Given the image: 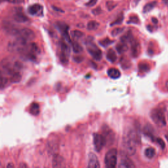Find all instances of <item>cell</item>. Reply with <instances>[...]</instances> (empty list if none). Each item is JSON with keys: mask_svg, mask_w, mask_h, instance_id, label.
Masks as SVG:
<instances>
[{"mask_svg": "<svg viewBox=\"0 0 168 168\" xmlns=\"http://www.w3.org/2000/svg\"><path fill=\"white\" fill-rule=\"evenodd\" d=\"M139 143V137L137 131L130 130L123 137V148L124 152L129 156L134 155L137 151V146Z\"/></svg>", "mask_w": 168, "mask_h": 168, "instance_id": "6da1fadb", "label": "cell"}, {"mask_svg": "<svg viewBox=\"0 0 168 168\" xmlns=\"http://www.w3.org/2000/svg\"><path fill=\"white\" fill-rule=\"evenodd\" d=\"M86 49L88 51V53L91 55V56L95 60H100L102 59L103 53L102 51L100 49L97 47L95 44L92 42V40L90 39V38L87 39L86 42Z\"/></svg>", "mask_w": 168, "mask_h": 168, "instance_id": "7a4b0ae2", "label": "cell"}, {"mask_svg": "<svg viewBox=\"0 0 168 168\" xmlns=\"http://www.w3.org/2000/svg\"><path fill=\"white\" fill-rule=\"evenodd\" d=\"M150 117L158 126L163 127L166 125L165 114L161 108L153 109L150 113Z\"/></svg>", "mask_w": 168, "mask_h": 168, "instance_id": "3957f363", "label": "cell"}, {"mask_svg": "<svg viewBox=\"0 0 168 168\" xmlns=\"http://www.w3.org/2000/svg\"><path fill=\"white\" fill-rule=\"evenodd\" d=\"M118 152L116 148H111L107 152L104 157V163L107 167H115L117 163Z\"/></svg>", "mask_w": 168, "mask_h": 168, "instance_id": "277c9868", "label": "cell"}, {"mask_svg": "<svg viewBox=\"0 0 168 168\" xmlns=\"http://www.w3.org/2000/svg\"><path fill=\"white\" fill-rule=\"evenodd\" d=\"M16 37L22 41L28 43L34 40L36 35L32 30L24 28L19 30V32Z\"/></svg>", "mask_w": 168, "mask_h": 168, "instance_id": "5b68a950", "label": "cell"}, {"mask_svg": "<svg viewBox=\"0 0 168 168\" xmlns=\"http://www.w3.org/2000/svg\"><path fill=\"white\" fill-rule=\"evenodd\" d=\"M103 135L106 141V145H112L115 140V133L107 126L103 127Z\"/></svg>", "mask_w": 168, "mask_h": 168, "instance_id": "8992f818", "label": "cell"}, {"mask_svg": "<svg viewBox=\"0 0 168 168\" xmlns=\"http://www.w3.org/2000/svg\"><path fill=\"white\" fill-rule=\"evenodd\" d=\"M70 55V48L68 45L64 42L60 43V53L59 54V58L63 64H66L68 61V57Z\"/></svg>", "mask_w": 168, "mask_h": 168, "instance_id": "52a82bcc", "label": "cell"}, {"mask_svg": "<svg viewBox=\"0 0 168 168\" xmlns=\"http://www.w3.org/2000/svg\"><path fill=\"white\" fill-rule=\"evenodd\" d=\"M13 18L15 21L19 23H26L28 20V17L24 14L23 9L20 7H16L14 9V11L13 13Z\"/></svg>", "mask_w": 168, "mask_h": 168, "instance_id": "ba28073f", "label": "cell"}, {"mask_svg": "<svg viewBox=\"0 0 168 168\" xmlns=\"http://www.w3.org/2000/svg\"><path fill=\"white\" fill-rule=\"evenodd\" d=\"M93 144L97 152H100L106 145V141L103 135L99 133L93 134Z\"/></svg>", "mask_w": 168, "mask_h": 168, "instance_id": "9c48e42d", "label": "cell"}, {"mask_svg": "<svg viewBox=\"0 0 168 168\" xmlns=\"http://www.w3.org/2000/svg\"><path fill=\"white\" fill-rule=\"evenodd\" d=\"M127 154L124 153L120 154V160L118 167L121 168H133L135 167L134 163L130 158L127 157Z\"/></svg>", "mask_w": 168, "mask_h": 168, "instance_id": "30bf717a", "label": "cell"}, {"mask_svg": "<svg viewBox=\"0 0 168 168\" xmlns=\"http://www.w3.org/2000/svg\"><path fill=\"white\" fill-rule=\"evenodd\" d=\"M3 28L5 32L9 35L13 36H16L18 34L20 28H16V26L12 23L7 21H4L3 23Z\"/></svg>", "mask_w": 168, "mask_h": 168, "instance_id": "8fae6325", "label": "cell"}, {"mask_svg": "<svg viewBox=\"0 0 168 168\" xmlns=\"http://www.w3.org/2000/svg\"><path fill=\"white\" fill-rule=\"evenodd\" d=\"M59 144L57 143V140L55 137H51L47 141V149L50 153L56 154V152L58 150Z\"/></svg>", "mask_w": 168, "mask_h": 168, "instance_id": "7c38bea8", "label": "cell"}, {"mask_svg": "<svg viewBox=\"0 0 168 168\" xmlns=\"http://www.w3.org/2000/svg\"><path fill=\"white\" fill-rule=\"evenodd\" d=\"M57 28H59L60 30V32L62 33V34L63 35V36L64 38L67 40L69 43L71 42V39H70V38L69 37V35L68 33V26L66 25L64 23H57Z\"/></svg>", "mask_w": 168, "mask_h": 168, "instance_id": "4fadbf2b", "label": "cell"}, {"mask_svg": "<svg viewBox=\"0 0 168 168\" xmlns=\"http://www.w3.org/2000/svg\"><path fill=\"white\" fill-rule=\"evenodd\" d=\"M52 166L53 167H63L65 166V161L63 157L58 154H55L53 158Z\"/></svg>", "mask_w": 168, "mask_h": 168, "instance_id": "5bb4252c", "label": "cell"}, {"mask_svg": "<svg viewBox=\"0 0 168 168\" xmlns=\"http://www.w3.org/2000/svg\"><path fill=\"white\" fill-rule=\"evenodd\" d=\"M100 166L98 158L94 153H90L89 154V160H88V167L96 168L100 167Z\"/></svg>", "mask_w": 168, "mask_h": 168, "instance_id": "9a60e30c", "label": "cell"}, {"mask_svg": "<svg viewBox=\"0 0 168 168\" xmlns=\"http://www.w3.org/2000/svg\"><path fill=\"white\" fill-rule=\"evenodd\" d=\"M131 52L132 56L134 57H137L139 53V50H140V45L139 42H137L134 39V40L131 43Z\"/></svg>", "mask_w": 168, "mask_h": 168, "instance_id": "2e32d148", "label": "cell"}, {"mask_svg": "<svg viewBox=\"0 0 168 168\" xmlns=\"http://www.w3.org/2000/svg\"><path fill=\"white\" fill-rule=\"evenodd\" d=\"M107 74L112 79H118L121 76V73L119 71V70L114 68H109L107 71Z\"/></svg>", "mask_w": 168, "mask_h": 168, "instance_id": "e0dca14e", "label": "cell"}, {"mask_svg": "<svg viewBox=\"0 0 168 168\" xmlns=\"http://www.w3.org/2000/svg\"><path fill=\"white\" fill-rule=\"evenodd\" d=\"M42 6L40 5H39V4H34V5H30L28 7V11L30 15H36L42 10Z\"/></svg>", "mask_w": 168, "mask_h": 168, "instance_id": "ac0fdd59", "label": "cell"}, {"mask_svg": "<svg viewBox=\"0 0 168 168\" xmlns=\"http://www.w3.org/2000/svg\"><path fill=\"white\" fill-rule=\"evenodd\" d=\"M107 59L110 63H114L115 61L117 59V56L116 54V52H115L112 49H110L107 53Z\"/></svg>", "mask_w": 168, "mask_h": 168, "instance_id": "d6986e66", "label": "cell"}, {"mask_svg": "<svg viewBox=\"0 0 168 168\" xmlns=\"http://www.w3.org/2000/svg\"><path fill=\"white\" fill-rule=\"evenodd\" d=\"M116 48L118 53H120V54L123 53H124L128 50L127 44L122 42L121 43H119L117 44Z\"/></svg>", "mask_w": 168, "mask_h": 168, "instance_id": "ffe728a7", "label": "cell"}, {"mask_svg": "<svg viewBox=\"0 0 168 168\" xmlns=\"http://www.w3.org/2000/svg\"><path fill=\"white\" fill-rule=\"evenodd\" d=\"M22 76L19 72H13L10 76V82L11 83H18L21 80Z\"/></svg>", "mask_w": 168, "mask_h": 168, "instance_id": "44dd1931", "label": "cell"}, {"mask_svg": "<svg viewBox=\"0 0 168 168\" xmlns=\"http://www.w3.org/2000/svg\"><path fill=\"white\" fill-rule=\"evenodd\" d=\"M120 40L122 42H123V43H131L134 40V38H133V37L132 34L130 32H129L127 34L124 35V36H123L120 38Z\"/></svg>", "mask_w": 168, "mask_h": 168, "instance_id": "7402d4cb", "label": "cell"}, {"mask_svg": "<svg viewBox=\"0 0 168 168\" xmlns=\"http://www.w3.org/2000/svg\"><path fill=\"white\" fill-rule=\"evenodd\" d=\"M156 4H157V2H156V1H154V2H150L147 4H146V5L143 7V13H147L150 12V11H152L153 9L155 7Z\"/></svg>", "mask_w": 168, "mask_h": 168, "instance_id": "603a6c76", "label": "cell"}, {"mask_svg": "<svg viewBox=\"0 0 168 168\" xmlns=\"http://www.w3.org/2000/svg\"><path fill=\"white\" fill-rule=\"evenodd\" d=\"M30 112L34 116H38L39 114V106L38 103H32L30 106Z\"/></svg>", "mask_w": 168, "mask_h": 168, "instance_id": "cb8c5ba5", "label": "cell"}, {"mask_svg": "<svg viewBox=\"0 0 168 168\" xmlns=\"http://www.w3.org/2000/svg\"><path fill=\"white\" fill-rule=\"evenodd\" d=\"M99 23L95 20H91L87 24V28L89 30H95L99 28Z\"/></svg>", "mask_w": 168, "mask_h": 168, "instance_id": "d4e9b609", "label": "cell"}, {"mask_svg": "<svg viewBox=\"0 0 168 168\" xmlns=\"http://www.w3.org/2000/svg\"><path fill=\"white\" fill-rule=\"evenodd\" d=\"M155 154H156L155 150H154V148H153L152 147L147 148L144 151L145 156L150 159L152 158L154 156H155Z\"/></svg>", "mask_w": 168, "mask_h": 168, "instance_id": "484cf974", "label": "cell"}, {"mask_svg": "<svg viewBox=\"0 0 168 168\" xmlns=\"http://www.w3.org/2000/svg\"><path fill=\"white\" fill-rule=\"evenodd\" d=\"M72 49L75 53H79L83 51L82 47L77 42H74L72 43Z\"/></svg>", "mask_w": 168, "mask_h": 168, "instance_id": "4316f807", "label": "cell"}, {"mask_svg": "<svg viewBox=\"0 0 168 168\" xmlns=\"http://www.w3.org/2000/svg\"><path fill=\"white\" fill-rule=\"evenodd\" d=\"M71 35H72V36L74 39H79V38H81L82 37H83L84 34L82 32H81V31L74 30L71 32Z\"/></svg>", "mask_w": 168, "mask_h": 168, "instance_id": "83f0119b", "label": "cell"}, {"mask_svg": "<svg viewBox=\"0 0 168 168\" xmlns=\"http://www.w3.org/2000/svg\"><path fill=\"white\" fill-rule=\"evenodd\" d=\"M152 133H153V130H152V128L150 127V126L145 127V128H144V133L147 135V136H148L149 137L151 138L152 139H153V137H154Z\"/></svg>", "mask_w": 168, "mask_h": 168, "instance_id": "f1b7e54d", "label": "cell"}, {"mask_svg": "<svg viewBox=\"0 0 168 168\" xmlns=\"http://www.w3.org/2000/svg\"><path fill=\"white\" fill-rule=\"evenodd\" d=\"M114 42V41L111 40V39H110L109 38H106L103 39V40H101L99 42V43L100 44L101 46L103 47H108L110 44Z\"/></svg>", "mask_w": 168, "mask_h": 168, "instance_id": "f546056e", "label": "cell"}, {"mask_svg": "<svg viewBox=\"0 0 168 168\" xmlns=\"http://www.w3.org/2000/svg\"><path fill=\"white\" fill-rule=\"evenodd\" d=\"M139 68L142 72H147L150 70V66L147 63H141L139 65Z\"/></svg>", "mask_w": 168, "mask_h": 168, "instance_id": "4dcf8cb0", "label": "cell"}, {"mask_svg": "<svg viewBox=\"0 0 168 168\" xmlns=\"http://www.w3.org/2000/svg\"><path fill=\"white\" fill-rule=\"evenodd\" d=\"M123 31V28H116L112 31V36H116L118 35L121 34Z\"/></svg>", "mask_w": 168, "mask_h": 168, "instance_id": "1f68e13d", "label": "cell"}, {"mask_svg": "<svg viewBox=\"0 0 168 168\" xmlns=\"http://www.w3.org/2000/svg\"><path fill=\"white\" fill-rule=\"evenodd\" d=\"M123 20V15H120L118 17L117 19L114 22H113V23L110 25L114 26V25H116V24H122Z\"/></svg>", "mask_w": 168, "mask_h": 168, "instance_id": "d6a6232c", "label": "cell"}, {"mask_svg": "<svg viewBox=\"0 0 168 168\" xmlns=\"http://www.w3.org/2000/svg\"><path fill=\"white\" fill-rule=\"evenodd\" d=\"M121 64L122 67L126 69V68H128L130 67V63L127 60H124L122 59L121 61Z\"/></svg>", "mask_w": 168, "mask_h": 168, "instance_id": "836d02e7", "label": "cell"}, {"mask_svg": "<svg viewBox=\"0 0 168 168\" xmlns=\"http://www.w3.org/2000/svg\"><path fill=\"white\" fill-rule=\"evenodd\" d=\"M139 19L137 16H131V18L130 19V20L128 21V23H135V24H137L139 23Z\"/></svg>", "mask_w": 168, "mask_h": 168, "instance_id": "e575fe53", "label": "cell"}, {"mask_svg": "<svg viewBox=\"0 0 168 168\" xmlns=\"http://www.w3.org/2000/svg\"><path fill=\"white\" fill-rule=\"evenodd\" d=\"M116 4H115V3H114V2H108L107 3V7L109 11L112 10L113 9H114L115 7H116Z\"/></svg>", "mask_w": 168, "mask_h": 168, "instance_id": "d590c367", "label": "cell"}, {"mask_svg": "<svg viewBox=\"0 0 168 168\" xmlns=\"http://www.w3.org/2000/svg\"><path fill=\"white\" fill-rule=\"evenodd\" d=\"M156 142L158 143V144H160V147H162V149H163V148H165V147H166V144H165V143H164V141H163L162 139H160V138H157V139H156Z\"/></svg>", "mask_w": 168, "mask_h": 168, "instance_id": "8d00e7d4", "label": "cell"}, {"mask_svg": "<svg viewBox=\"0 0 168 168\" xmlns=\"http://www.w3.org/2000/svg\"><path fill=\"white\" fill-rule=\"evenodd\" d=\"M7 83V78L6 77H4L3 75L2 76V82H1V83H2V89H3V88L5 86V85Z\"/></svg>", "mask_w": 168, "mask_h": 168, "instance_id": "74e56055", "label": "cell"}, {"mask_svg": "<svg viewBox=\"0 0 168 168\" xmlns=\"http://www.w3.org/2000/svg\"><path fill=\"white\" fill-rule=\"evenodd\" d=\"M97 0H89V1L86 3V5L88 7H93L97 3Z\"/></svg>", "mask_w": 168, "mask_h": 168, "instance_id": "f35d334b", "label": "cell"}, {"mask_svg": "<svg viewBox=\"0 0 168 168\" xmlns=\"http://www.w3.org/2000/svg\"><path fill=\"white\" fill-rule=\"evenodd\" d=\"M7 2L11 3H15V4H18V3H22L24 0H6Z\"/></svg>", "mask_w": 168, "mask_h": 168, "instance_id": "ab89813d", "label": "cell"}, {"mask_svg": "<svg viewBox=\"0 0 168 168\" xmlns=\"http://www.w3.org/2000/svg\"><path fill=\"white\" fill-rule=\"evenodd\" d=\"M93 14L94 15H99L100 14V12H101V9H100V7H97V8H96L95 9H94V10H93Z\"/></svg>", "mask_w": 168, "mask_h": 168, "instance_id": "60d3db41", "label": "cell"}, {"mask_svg": "<svg viewBox=\"0 0 168 168\" xmlns=\"http://www.w3.org/2000/svg\"><path fill=\"white\" fill-rule=\"evenodd\" d=\"M74 60L78 63H81V62L83 60V57H74Z\"/></svg>", "mask_w": 168, "mask_h": 168, "instance_id": "b9f144b4", "label": "cell"}, {"mask_svg": "<svg viewBox=\"0 0 168 168\" xmlns=\"http://www.w3.org/2000/svg\"><path fill=\"white\" fill-rule=\"evenodd\" d=\"M152 22H153V23L154 24H157L158 23V20H157V19H156V18H152Z\"/></svg>", "mask_w": 168, "mask_h": 168, "instance_id": "7bdbcfd3", "label": "cell"}, {"mask_svg": "<svg viewBox=\"0 0 168 168\" xmlns=\"http://www.w3.org/2000/svg\"><path fill=\"white\" fill-rule=\"evenodd\" d=\"M7 168H9V167L13 168V167H14V166H13V164L12 163H9V164L7 166Z\"/></svg>", "mask_w": 168, "mask_h": 168, "instance_id": "ee69618b", "label": "cell"}, {"mask_svg": "<svg viewBox=\"0 0 168 168\" xmlns=\"http://www.w3.org/2000/svg\"><path fill=\"white\" fill-rule=\"evenodd\" d=\"M20 167H27V166H26V164H24V163H21L20 164Z\"/></svg>", "mask_w": 168, "mask_h": 168, "instance_id": "f6af8a7d", "label": "cell"}, {"mask_svg": "<svg viewBox=\"0 0 168 168\" xmlns=\"http://www.w3.org/2000/svg\"><path fill=\"white\" fill-rule=\"evenodd\" d=\"M163 2L166 4V5L168 6V0H162Z\"/></svg>", "mask_w": 168, "mask_h": 168, "instance_id": "bcb514c9", "label": "cell"}, {"mask_svg": "<svg viewBox=\"0 0 168 168\" xmlns=\"http://www.w3.org/2000/svg\"><path fill=\"white\" fill-rule=\"evenodd\" d=\"M166 89H167V90L168 91V80L166 82Z\"/></svg>", "mask_w": 168, "mask_h": 168, "instance_id": "7dc6e473", "label": "cell"}, {"mask_svg": "<svg viewBox=\"0 0 168 168\" xmlns=\"http://www.w3.org/2000/svg\"><path fill=\"white\" fill-rule=\"evenodd\" d=\"M134 2H135V5H137L138 3L140 2V0H134Z\"/></svg>", "mask_w": 168, "mask_h": 168, "instance_id": "c3c4849f", "label": "cell"}, {"mask_svg": "<svg viewBox=\"0 0 168 168\" xmlns=\"http://www.w3.org/2000/svg\"><path fill=\"white\" fill-rule=\"evenodd\" d=\"M165 137H166V139H167V142H168V134L166 135V136H165Z\"/></svg>", "mask_w": 168, "mask_h": 168, "instance_id": "681fc988", "label": "cell"}]
</instances>
